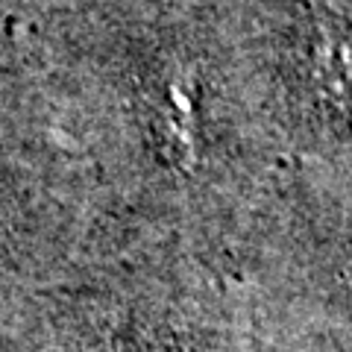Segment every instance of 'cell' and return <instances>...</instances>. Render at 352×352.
Here are the masks:
<instances>
[{
  "label": "cell",
  "instance_id": "6da1fadb",
  "mask_svg": "<svg viewBox=\"0 0 352 352\" xmlns=\"http://www.w3.org/2000/svg\"><path fill=\"white\" fill-rule=\"evenodd\" d=\"M296 74L323 115L352 126V32L323 0H305L296 30Z\"/></svg>",
  "mask_w": 352,
  "mask_h": 352
}]
</instances>
